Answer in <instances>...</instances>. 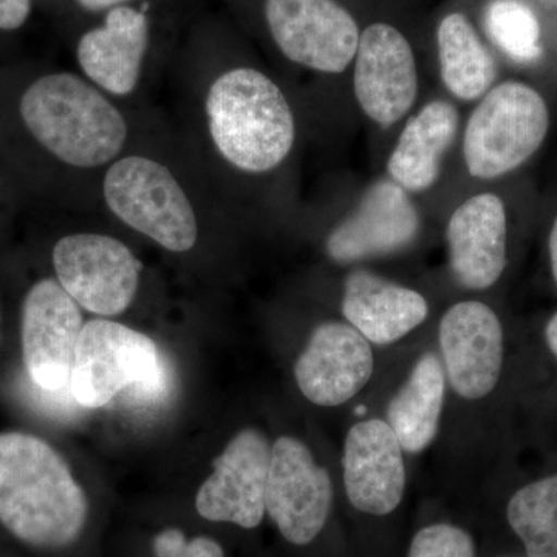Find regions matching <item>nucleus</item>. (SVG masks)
Here are the masks:
<instances>
[{
  "label": "nucleus",
  "instance_id": "1",
  "mask_svg": "<svg viewBox=\"0 0 557 557\" xmlns=\"http://www.w3.org/2000/svg\"><path fill=\"white\" fill-rule=\"evenodd\" d=\"M86 491L49 443L0 434V523L30 547H72L89 523Z\"/></svg>",
  "mask_w": 557,
  "mask_h": 557
},
{
  "label": "nucleus",
  "instance_id": "2",
  "mask_svg": "<svg viewBox=\"0 0 557 557\" xmlns=\"http://www.w3.org/2000/svg\"><path fill=\"white\" fill-rule=\"evenodd\" d=\"M21 116L36 141L70 166H102L126 143L119 109L72 73L35 81L22 95Z\"/></svg>",
  "mask_w": 557,
  "mask_h": 557
},
{
  "label": "nucleus",
  "instance_id": "3",
  "mask_svg": "<svg viewBox=\"0 0 557 557\" xmlns=\"http://www.w3.org/2000/svg\"><path fill=\"white\" fill-rule=\"evenodd\" d=\"M207 113L215 148L237 170H274L295 145L287 98L259 70L234 69L219 76L209 89Z\"/></svg>",
  "mask_w": 557,
  "mask_h": 557
},
{
  "label": "nucleus",
  "instance_id": "4",
  "mask_svg": "<svg viewBox=\"0 0 557 557\" xmlns=\"http://www.w3.org/2000/svg\"><path fill=\"white\" fill-rule=\"evenodd\" d=\"M170 384V366L148 335L108 319L84 324L70 375L81 408H104L123 392L132 403L150 405L166 397Z\"/></svg>",
  "mask_w": 557,
  "mask_h": 557
},
{
  "label": "nucleus",
  "instance_id": "5",
  "mask_svg": "<svg viewBox=\"0 0 557 557\" xmlns=\"http://www.w3.org/2000/svg\"><path fill=\"white\" fill-rule=\"evenodd\" d=\"M547 102L533 87L507 81L493 87L469 116L463 157L469 174L493 180L518 170L547 138Z\"/></svg>",
  "mask_w": 557,
  "mask_h": 557
},
{
  "label": "nucleus",
  "instance_id": "6",
  "mask_svg": "<svg viewBox=\"0 0 557 557\" xmlns=\"http://www.w3.org/2000/svg\"><path fill=\"white\" fill-rule=\"evenodd\" d=\"M110 211L132 230L172 252L194 248L199 237L196 212L172 172L145 157H126L104 178Z\"/></svg>",
  "mask_w": 557,
  "mask_h": 557
},
{
  "label": "nucleus",
  "instance_id": "7",
  "mask_svg": "<svg viewBox=\"0 0 557 557\" xmlns=\"http://www.w3.org/2000/svg\"><path fill=\"white\" fill-rule=\"evenodd\" d=\"M61 287L98 317L124 313L138 292L143 265L123 242L102 234H72L53 249Z\"/></svg>",
  "mask_w": 557,
  "mask_h": 557
},
{
  "label": "nucleus",
  "instance_id": "8",
  "mask_svg": "<svg viewBox=\"0 0 557 557\" xmlns=\"http://www.w3.org/2000/svg\"><path fill=\"white\" fill-rule=\"evenodd\" d=\"M332 479L298 438L278 437L271 446L267 515L289 544L309 545L332 511Z\"/></svg>",
  "mask_w": 557,
  "mask_h": 557
},
{
  "label": "nucleus",
  "instance_id": "9",
  "mask_svg": "<svg viewBox=\"0 0 557 557\" xmlns=\"http://www.w3.org/2000/svg\"><path fill=\"white\" fill-rule=\"evenodd\" d=\"M267 24L289 61L324 73H343L355 60L357 22L335 0H267Z\"/></svg>",
  "mask_w": 557,
  "mask_h": 557
},
{
  "label": "nucleus",
  "instance_id": "10",
  "mask_svg": "<svg viewBox=\"0 0 557 557\" xmlns=\"http://www.w3.org/2000/svg\"><path fill=\"white\" fill-rule=\"evenodd\" d=\"M271 446L258 429L234 435L225 450L212 461L209 475L196 496L201 519L255 530L265 518Z\"/></svg>",
  "mask_w": 557,
  "mask_h": 557
},
{
  "label": "nucleus",
  "instance_id": "11",
  "mask_svg": "<svg viewBox=\"0 0 557 557\" xmlns=\"http://www.w3.org/2000/svg\"><path fill=\"white\" fill-rule=\"evenodd\" d=\"M81 307L54 278L36 282L22 307V355L32 383L46 391L70 388L73 358L83 332Z\"/></svg>",
  "mask_w": 557,
  "mask_h": 557
},
{
  "label": "nucleus",
  "instance_id": "12",
  "mask_svg": "<svg viewBox=\"0 0 557 557\" xmlns=\"http://www.w3.org/2000/svg\"><path fill=\"white\" fill-rule=\"evenodd\" d=\"M354 89L362 112L383 127L394 126L416 104V57L397 28L373 24L359 36Z\"/></svg>",
  "mask_w": 557,
  "mask_h": 557
},
{
  "label": "nucleus",
  "instance_id": "13",
  "mask_svg": "<svg viewBox=\"0 0 557 557\" xmlns=\"http://www.w3.org/2000/svg\"><path fill=\"white\" fill-rule=\"evenodd\" d=\"M443 368L458 397L480 399L494 391L504 366V330L491 307L465 300L440 322Z\"/></svg>",
  "mask_w": 557,
  "mask_h": 557
},
{
  "label": "nucleus",
  "instance_id": "14",
  "mask_svg": "<svg viewBox=\"0 0 557 557\" xmlns=\"http://www.w3.org/2000/svg\"><path fill=\"white\" fill-rule=\"evenodd\" d=\"M420 228V214L408 190L395 182H379L330 233L325 251L333 262L343 265L383 258L412 245Z\"/></svg>",
  "mask_w": 557,
  "mask_h": 557
},
{
  "label": "nucleus",
  "instance_id": "15",
  "mask_svg": "<svg viewBox=\"0 0 557 557\" xmlns=\"http://www.w3.org/2000/svg\"><path fill=\"white\" fill-rule=\"evenodd\" d=\"M372 373L373 350L369 341L346 322L318 325L295 364L299 391L322 408H336L354 398Z\"/></svg>",
  "mask_w": 557,
  "mask_h": 557
},
{
  "label": "nucleus",
  "instance_id": "16",
  "mask_svg": "<svg viewBox=\"0 0 557 557\" xmlns=\"http://www.w3.org/2000/svg\"><path fill=\"white\" fill-rule=\"evenodd\" d=\"M343 469L348 500L358 511L387 516L401 504L406 490L405 458L387 421L373 418L347 432Z\"/></svg>",
  "mask_w": 557,
  "mask_h": 557
},
{
  "label": "nucleus",
  "instance_id": "17",
  "mask_svg": "<svg viewBox=\"0 0 557 557\" xmlns=\"http://www.w3.org/2000/svg\"><path fill=\"white\" fill-rule=\"evenodd\" d=\"M507 209L496 194L471 197L450 215L449 265L461 287L486 289L507 267Z\"/></svg>",
  "mask_w": 557,
  "mask_h": 557
},
{
  "label": "nucleus",
  "instance_id": "18",
  "mask_svg": "<svg viewBox=\"0 0 557 557\" xmlns=\"http://www.w3.org/2000/svg\"><path fill=\"white\" fill-rule=\"evenodd\" d=\"M149 44L148 17L131 7L109 10L102 27L79 39L78 62L95 84L113 95H129L137 87Z\"/></svg>",
  "mask_w": 557,
  "mask_h": 557
},
{
  "label": "nucleus",
  "instance_id": "19",
  "mask_svg": "<svg viewBox=\"0 0 557 557\" xmlns=\"http://www.w3.org/2000/svg\"><path fill=\"white\" fill-rule=\"evenodd\" d=\"M343 313L369 343L387 346L426 321L423 295L366 270H355L344 284Z\"/></svg>",
  "mask_w": 557,
  "mask_h": 557
},
{
  "label": "nucleus",
  "instance_id": "20",
  "mask_svg": "<svg viewBox=\"0 0 557 557\" xmlns=\"http://www.w3.org/2000/svg\"><path fill=\"white\" fill-rule=\"evenodd\" d=\"M457 109L448 101H431L399 135L387 171L408 193H423L437 183L443 159L457 137Z\"/></svg>",
  "mask_w": 557,
  "mask_h": 557
},
{
  "label": "nucleus",
  "instance_id": "21",
  "mask_svg": "<svg viewBox=\"0 0 557 557\" xmlns=\"http://www.w3.org/2000/svg\"><path fill=\"white\" fill-rule=\"evenodd\" d=\"M445 391L442 359L428 351L418 359L405 386L388 403L387 424L397 435L403 450L418 454L434 442L445 405Z\"/></svg>",
  "mask_w": 557,
  "mask_h": 557
},
{
  "label": "nucleus",
  "instance_id": "22",
  "mask_svg": "<svg viewBox=\"0 0 557 557\" xmlns=\"http://www.w3.org/2000/svg\"><path fill=\"white\" fill-rule=\"evenodd\" d=\"M437 44L442 81L454 97L474 101L493 89L496 61L465 14L453 13L442 21Z\"/></svg>",
  "mask_w": 557,
  "mask_h": 557
},
{
  "label": "nucleus",
  "instance_id": "23",
  "mask_svg": "<svg viewBox=\"0 0 557 557\" xmlns=\"http://www.w3.org/2000/svg\"><path fill=\"white\" fill-rule=\"evenodd\" d=\"M507 518L528 557H557V474L520 487Z\"/></svg>",
  "mask_w": 557,
  "mask_h": 557
},
{
  "label": "nucleus",
  "instance_id": "24",
  "mask_svg": "<svg viewBox=\"0 0 557 557\" xmlns=\"http://www.w3.org/2000/svg\"><path fill=\"white\" fill-rule=\"evenodd\" d=\"M485 28L491 40L518 62L541 57V27L536 14L520 0H493L485 10Z\"/></svg>",
  "mask_w": 557,
  "mask_h": 557
},
{
  "label": "nucleus",
  "instance_id": "25",
  "mask_svg": "<svg viewBox=\"0 0 557 557\" xmlns=\"http://www.w3.org/2000/svg\"><path fill=\"white\" fill-rule=\"evenodd\" d=\"M408 557H475L474 542L461 528L435 523L418 531Z\"/></svg>",
  "mask_w": 557,
  "mask_h": 557
},
{
  "label": "nucleus",
  "instance_id": "26",
  "mask_svg": "<svg viewBox=\"0 0 557 557\" xmlns=\"http://www.w3.org/2000/svg\"><path fill=\"white\" fill-rule=\"evenodd\" d=\"M153 557H225V549L209 536L189 537L178 528H164L152 539Z\"/></svg>",
  "mask_w": 557,
  "mask_h": 557
},
{
  "label": "nucleus",
  "instance_id": "27",
  "mask_svg": "<svg viewBox=\"0 0 557 557\" xmlns=\"http://www.w3.org/2000/svg\"><path fill=\"white\" fill-rule=\"evenodd\" d=\"M32 0H0V32H16L27 24Z\"/></svg>",
  "mask_w": 557,
  "mask_h": 557
},
{
  "label": "nucleus",
  "instance_id": "28",
  "mask_svg": "<svg viewBox=\"0 0 557 557\" xmlns=\"http://www.w3.org/2000/svg\"><path fill=\"white\" fill-rule=\"evenodd\" d=\"M79 5L89 11L112 10L120 7L121 3L127 0H78Z\"/></svg>",
  "mask_w": 557,
  "mask_h": 557
},
{
  "label": "nucleus",
  "instance_id": "29",
  "mask_svg": "<svg viewBox=\"0 0 557 557\" xmlns=\"http://www.w3.org/2000/svg\"><path fill=\"white\" fill-rule=\"evenodd\" d=\"M545 339H547L549 350L557 358V311L545 327Z\"/></svg>",
  "mask_w": 557,
  "mask_h": 557
},
{
  "label": "nucleus",
  "instance_id": "30",
  "mask_svg": "<svg viewBox=\"0 0 557 557\" xmlns=\"http://www.w3.org/2000/svg\"><path fill=\"white\" fill-rule=\"evenodd\" d=\"M549 248V260H552L553 277H555L557 284V219L553 223L552 233H549L548 240Z\"/></svg>",
  "mask_w": 557,
  "mask_h": 557
}]
</instances>
